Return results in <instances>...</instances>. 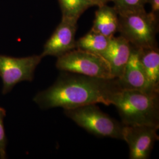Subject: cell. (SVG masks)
<instances>
[{"mask_svg": "<svg viewBox=\"0 0 159 159\" xmlns=\"http://www.w3.org/2000/svg\"><path fill=\"white\" fill-rule=\"evenodd\" d=\"M120 88L117 79H103L63 71L56 82L34 100L43 108L69 110L97 103L110 106L114 93Z\"/></svg>", "mask_w": 159, "mask_h": 159, "instance_id": "1", "label": "cell"}, {"mask_svg": "<svg viewBox=\"0 0 159 159\" xmlns=\"http://www.w3.org/2000/svg\"><path fill=\"white\" fill-rule=\"evenodd\" d=\"M111 105L124 125L159 127V94L120 88L112 97Z\"/></svg>", "mask_w": 159, "mask_h": 159, "instance_id": "2", "label": "cell"}, {"mask_svg": "<svg viewBox=\"0 0 159 159\" xmlns=\"http://www.w3.org/2000/svg\"><path fill=\"white\" fill-rule=\"evenodd\" d=\"M159 18L146 10L119 14L120 35L137 48L157 46Z\"/></svg>", "mask_w": 159, "mask_h": 159, "instance_id": "3", "label": "cell"}, {"mask_svg": "<svg viewBox=\"0 0 159 159\" xmlns=\"http://www.w3.org/2000/svg\"><path fill=\"white\" fill-rule=\"evenodd\" d=\"M64 114L77 125L94 136L122 140L123 125L103 113L96 104L64 110Z\"/></svg>", "mask_w": 159, "mask_h": 159, "instance_id": "4", "label": "cell"}, {"mask_svg": "<svg viewBox=\"0 0 159 159\" xmlns=\"http://www.w3.org/2000/svg\"><path fill=\"white\" fill-rule=\"evenodd\" d=\"M56 67L62 71L103 79H114L109 64L101 55L77 48L58 57Z\"/></svg>", "mask_w": 159, "mask_h": 159, "instance_id": "5", "label": "cell"}, {"mask_svg": "<svg viewBox=\"0 0 159 159\" xmlns=\"http://www.w3.org/2000/svg\"><path fill=\"white\" fill-rule=\"evenodd\" d=\"M41 56L14 58L0 55V77L4 93L23 81H32L34 71L40 63Z\"/></svg>", "mask_w": 159, "mask_h": 159, "instance_id": "6", "label": "cell"}, {"mask_svg": "<svg viewBox=\"0 0 159 159\" xmlns=\"http://www.w3.org/2000/svg\"><path fill=\"white\" fill-rule=\"evenodd\" d=\"M159 127L148 125H124L122 140L129 148V159H148L159 140Z\"/></svg>", "mask_w": 159, "mask_h": 159, "instance_id": "7", "label": "cell"}, {"mask_svg": "<svg viewBox=\"0 0 159 159\" xmlns=\"http://www.w3.org/2000/svg\"><path fill=\"white\" fill-rule=\"evenodd\" d=\"M77 24L62 20L46 42L43 51L40 55L41 57L52 56L58 58L75 49V35L77 29Z\"/></svg>", "mask_w": 159, "mask_h": 159, "instance_id": "8", "label": "cell"}, {"mask_svg": "<svg viewBox=\"0 0 159 159\" xmlns=\"http://www.w3.org/2000/svg\"><path fill=\"white\" fill-rule=\"evenodd\" d=\"M132 46L122 36L111 38L109 44L101 55L107 62L114 79H121L130 56Z\"/></svg>", "mask_w": 159, "mask_h": 159, "instance_id": "9", "label": "cell"}, {"mask_svg": "<svg viewBox=\"0 0 159 159\" xmlns=\"http://www.w3.org/2000/svg\"><path fill=\"white\" fill-rule=\"evenodd\" d=\"M119 81L122 89L156 93L152 91L150 87L146 75L139 58V49L133 46L130 58L126 65L123 75L119 80Z\"/></svg>", "mask_w": 159, "mask_h": 159, "instance_id": "10", "label": "cell"}, {"mask_svg": "<svg viewBox=\"0 0 159 159\" xmlns=\"http://www.w3.org/2000/svg\"><path fill=\"white\" fill-rule=\"evenodd\" d=\"M91 30L109 38L114 36L119 30V14L115 8L107 4L98 7Z\"/></svg>", "mask_w": 159, "mask_h": 159, "instance_id": "11", "label": "cell"}, {"mask_svg": "<svg viewBox=\"0 0 159 159\" xmlns=\"http://www.w3.org/2000/svg\"><path fill=\"white\" fill-rule=\"evenodd\" d=\"M139 58L152 91L159 93V50L158 46L138 48Z\"/></svg>", "mask_w": 159, "mask_h": 159, "instance_id": "12", "label": "cell"}, {"mask_svg": "<svg viewBox=\"0 0 159 159\" xmlns=\"http://www.w3.org/2000/svg\"><path fill=\"white\" fill-rule=\"evenodd\" d=\"M111 38L91 30L76 41V48L102 55L108 47Z\"/></svg>", "mask_w": 159, "mask_h": 159, "instance_id": "13", "label": "cell"}, {"mask_svg": "<svg viewBox=\"0 0 159 159\" xmlns=\"http://www.w3.org/2000/svg\"><path fill=\"white\" fill-rule=\"evenodd\" d=\"M62 20L77 23L80 16L93 5L89 0H58Z\"/></svg>", "mask_w": 159, "mask_h": 159, "instance_id": "14", "label": "cell"}, {"mask_svg": "<svg viewBox=\"0 0 159 159\" xmlns=\"http://www.w3.org/2000/svg\"><path fill=\"white\" fill-rule=\"evenodd\" d=\"M119 14L144 11L147 0H110Z\"/></svg>", "mask_w": 159, "mask_h": 159, "instance_id": "15", "label": "cell"}, {"mask_svg": "<svg viewBox=\"0 0 159 159\" xmlns=\"http://www.w3.org/2000/svg\"><path fill=\"white\" fill-rule=\"evenodd\" d=\"M5 116V110L0 107V156L1 158L6 157V134L3 124Z\"/></svg>", "mask_w": 159, "mask_h": 159, "instance_id": "16", "label": "cell"}, {"mask_svg": "<svg viewBox=\"0 0 159 159\" xmlns=\"http://www.w3.org/2000/svg\"><path fill=\"white\" fill-rule=\"evenodd\" d=\"M151 7V11L154 16L159 18V0H147Z\"/></svg>", "mask_w": 159, "mask_h": 159, "instance_id": "17", "label": "cell"}, {"mask_svg": "<svg viewBox=\"0 0 159 159\" xmlns=\"http://www.w3.org/2000/svg\"><path fill=\"white\" fill-rule=\"evenodd\" d=\"M89 1L91 2L93 6H96L98 7L107 4L108 2L110 1V0H89Z\"/></svg>", "mask_w": 159, "mask_h": 159, "instance_id": "18", "label": "cell"}]
</instances>
